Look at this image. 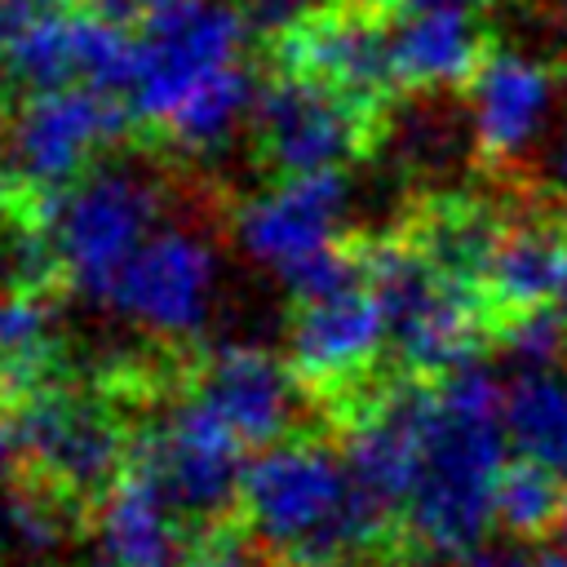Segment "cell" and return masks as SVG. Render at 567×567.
I'll use <instances>...</instances> for the list:
<instances>
[{"label":"cell","instance_id":"1","mask_svg":"<svg viewBox=\"0 0 567 567\" xmlns=\"http://www.w3.org/2000/svg\"><path fill=\"white\" fill-rule=\"evenodd\" d=\"M248 22L239 0H146L133 22V120L186 155L221 151L252 124L257 75L244 62Z\"/></svg>","mask_w":567,"mask_h":567},{"label":"cell","instance_id":"2","mask_svg":"<svg viewBox=\"0 0 567 567\" xmlns=\"http://www.w3.org/2000/svg\"><path fill=\"white\" fill-rule=\"evenodd\" d=\"M505 390L470 359L430 381L421 465L403 509V549L425 558H470L492 518L505 470Z\"/></svg>","mask_w":567,"mask_h":567},{"label":"cell","instance_id":"3","mask_svg":"<svg viewBox=\"0 0 567 567\" xmlns=\"http://www.w3.org/2000/svg\"><path fill=\"white\" fill-rule=\"evenodd\" d=\"M239 514L275 567H363L390 545L403 549V527L359 492L341 447L319 439L288 434L257 447Z\"/></svg>","mask_w":567,"mask_h":567},{"label":"cell","instance_id":"4","mask_svg":"<svg viewBox=\"0 0 567 567\" xmlns=\"http://www.w3.org/2000/svg\"><path fill=\"white\" fill-rule=\"evenodd\" d=\"M359 248L368 284L385 310L394 372L434 381L478 359L483 341H492V315L483 292L439 270L399 226L363 239Z\"/></svg>","mask_w":567,"mask_h":567},{"label":"cell","instance_id":"5","mask_svg":"<svg viewBox=\"0 0 567 567\" xmlns=\"http://www.w3.org/2000/svg\"><path fill=\"white\" fill-rule=\"evenodd\" d=\"M159 221H168V186L151 164L137 159H102L40 204V226L49 235L58 275L93 306L106 301L115 275Z\"/></svg>","mask_w":567,"mask_h":567},{"label":"cell","instance_id":"6","mask_svg":"<svg viewBox=\"0 0 567 567\" xmlns=\"http://www.w3.org/2000/svg\"><path fill=\"white\" fill-rule=\"evenodd\" d=\"M341 217H346L341 168L279 177L275 186L239 204L235 244L252 266L275 275L292 301H310L363 275V248L341 239Z\"/></svg>","mask_w":567,"mask_h":567},{"label":"cell","instance_id":"7","mask_svg":"<svg viewBox=\"0 0 567 567\" xmlns=\"http://www.w3.org/2000/svg\"><path fill=\"white\" fill-rule=\"evenodd\" d=\"M9 408L18 465L66 505H97L133 465L128 430L97 394L44 381L9 399Z\"/></svg>","mask_w":567,"mask_h":567},{"label":"cell","instance_id":"8","mask_svg":"<svg viewBox=\"0 0 567 567\" xmlns=\"http://www.w3.org/2000/svg\"><path fill=\"white\" fill-rule=\"evenodd\" d=\"M128 120V102L93 84H66L22 97V106L9 111L4 190L31 204H49L58 190L106 159Z\"/></svg>","mask_w":567,"mask_h":567},{"label":"cell","instance_id":"9","mask_svg":"<svg viewBox=\"0 0 567 567\" xmlns=\"http://www.w3.org/2000/svg\"><path fill=\"white\" fill-rule=\"evenodd\" d=\"M248 456L252 447L195 385L173 394L133 447V465H142L164 487L173 509L199 532L239 509Z\"/></svg>","mask_w":567,"mask_h":567},{"label":"cell","instance_id":"10","mask_svg":"<svg viewBox=\"0 0 567 567\" xmlns=\"http://www.w3.org/2000/svg\"><path fill=\"white\" fill-rule=\"evenodd\" d=\"M217 284H221L217 244L199 226L168 217L128 257V266L115 275L97 310H106L111 319H120L124 328L151 341L186 346L208 328L217 306Z\"/></svg>","mask_w":567,"mask_h":567},{"label":"cell","instance_id":"11","mask_svg":"<svg viewBox=\"0 0 567 567\" xmlns=\"http://www.w3.org/2000/svg\"><path fill=\"white\" fill-rule=\"evenodd\" d=\"M385 124L390 120L363 111L341 89L284 66L270 80H261L248 128L261 164L275 177H306L337 173L341 164L359 159Z\"/></svg>","mask_w":567,"mask_h":567},{"label":"cell","instance_id":"12","mask_svg":"<svg viewBox=\"0 0 567 567\" xmlns=\"http://www.w3.org/2000/svg\"><path fill=\"white\" fill-rule=\"evenodd\" d=\"M505 190V226L483 270L492 337L501 323L567 301V199L536 177H496Z\"/></svg>","mask_w":567,"mask_h":567},{"label":"cell","instance_id":"13","mask_svg":"<svg viewBox=\"0 0 567 567\" xmlns=\"http://www.w3.org/2000/svg\"><path fill=\"white\" fill-rule=\"evenodd\" d=\"M390 354L385 310L368 284V266L354 284L297 301L288 328V363L306 381V390H328L341 408L354 403L363 381Z\"/></svg>","mask_w":567,"mask_h":567},{"label":"cell","instance_id":"14","mask_svg":"<svg viewBox=\"0 0 567 567\" xmlns=\"http://www.w3.org/2000/svg\"><path fill=\"white\" fill-rule=\"evenodd\" d=\"M394 9H377L363 0H341L319 13L306 31L275 44L288 71H306L332 89H341L363 111L390 120V97L399 93L394 75Z\"/></svg>","mask_w":567,"mask_h":567},{"label":"cell","instance_id":"15","mask_svg":"<svg viewBox=\"0 0 567 567\" xmlns=\"http://www.w3.org/2000/svg\"><path fill=\"white\" fill-rule=\"evenodd\" d=\"M563 84V62L501 49L492 44L474 80L465 84L470 124H474V155L478 168L492 177H509L518 155L536 142L554 93Z\"/></svg>","mask_w":567,"mask_h":567},{"label":"cell","instance_id":"16","mask_svg":"<svg viewBox=\"0 0 567 567\" xmlns=\"http://www.w3.org/2000/svg\"><path fill=\"white\" fill-rule=\"evenodd\" d=\"M190 385L230 421V430L252 452L288 439L306 408V381L297 377V368L261 346L213 350Z\"/></svg>","mask_w":567,"mask_h":567},{"label":"cell","instance_id":"17","mask_svg":"<svg viewBox=\"0 0 567 567\" xmlns=\"http://www.w3.org/2000/svg\"><path fill=\"white\" fill-rule=\"evenodd\" d=\"M89 540L97 567H177L186 554V518L142 465H128L93 505Z\"/></svg>","mask_w":567,"mask_h":567},{"label":"cell","instance_id":"18","mask_svg":"<svg viewBox=\"0 0 567 567\" xmlns=\"http://www.w3.org/2000/svg\"><path fill=\"white\" fill-rule=\"evenodd\" d=\"M492 49L483 13L421 9L394 22V75L399 89H465Z\"/></svg>","mask_w":567,"mask_h":567},{"label":"cell","instance_id":"19","mask_svg":"<svg viewBox=\"0 0 567 567\" xmlns=\"http://www.w3.org/2000/svg\"><path fill=\"white\" fill-rule=\"evenodd\" d=\"M80 40L84 9H71L66 0L40 4L0 49V84L22 97L80 84Z\"/></svg>","mask_w":567,"mask_h":567},{"label":"cell","instance_id":"20","mask_svg":"<svg viewBox=\"0 0 567 567\" xmlns=\"http://www.w3.org/2000/svg\"><path fill=\"white\" fill-rule=\"evenodd\" d=\"M62 354V310L44 284L0 288V385L9 399L53 381Z\"/></svg>","mask_w":567,"mask_h":567},{"label":"cell","instance_id":"21","mask_svg":"<svg viewBox=\"0 0 567 567\" xmlns=\"http://www.w3.org/2000/svg\"><path fill=\"white\" fill-rule=\"evenodd\" d=\"M509 443L567 478V372H523L505 390Z\"/></svg>","mask_w":567,"mask_h":567},{"label":"cell","instance_id":"22","mask_svg":"<svg viewBox=\"0 0 567 567\" xmlns=\"http://www.w3.org/2000/svg\"><path fill=\"white\" fill-rule=\"evenodd\" d=\"M563 509H567V478L558 470H549L536 456L505 461L501 483H496V523L514 540L523 545L554 540Z\"/></svg>","mask_w":567,"mask_h":567},{"label":"cell","instance_id":"23","mask_svg":"<svg viewBox=\"0 0 567 567\" xmlns=\"http://www.w3.org/2000/svg\"><path fill=\"white\" fill-rule=\"evenodd\" d=\"M492 341L523 372H567V301L501 323Z\"/></svg>","mask_w":567,"mask_h":567},{"label":"cell","instance_id":"24","mask_svg":"<svg viewBox=\"0 0 567 567\" xmlns=\"http://www.w3.org/2000/svg\"><path fill=\"white\" fill-rule=\"evenodd\" d=\"M332 4H341V0H239L248 31L261 35V40H270V44L292 40L297 31H306Z\"/></svg>","mask_w":567,"mask_h":567},{"label":"cell","instance_id":"25","mask_svg":"<svg viewBox=\"0 0 567 567\" xmlns=\"http://www.w3.org/2000/svg\"><path fill=\"white\" fill-rule=\"evenodd\" d=\"M270 558H266V549L252 540V536H239V532H230V527H204L190 545H186V554H182V563L177 567H266Z\"/></svg>","mask_w":567,"mask_h":567},{"label":"cell","instance_id":"26","mask_svg":"<svg viewBox=\"0 0 567 567\" xmlns=\"http://www.w3.org/2000/svg\"><path fill=\"white\" fill-rule=\"evenodd\" d=\"M461 567H567V554L563 549H545V554H532V549H474L470 558H461Z\"/></svg>","mask_w":567,"mask_h":567},{"label":"cell","instance_id":"27","mask_svg":"<svg viewBox=\"0 0 567 567\" xmlns=\"http://www.w3.org/2000/svg\"><path fill=\"white\" fill-rule=\"evenodd\" d=\"M421 9H456V13H492L496 0H399V13H421Z\"/></svg>","mask_w":567,"mask_h":567},{"label":"cell","instance_id":"28","mask_svg":"<svg viewBox=\"0 0 567 567\" xmlns=\"http://www.w3.org/2000/svg\"><path fill=\"white\" fill-rule=\"evenodd\" d=\"M18 465V452H13V408H9V394L0 385V474Z\"/></svg>","mask_w":567,"mask_h":567},{"label":"cell","instance_id":"29","mask_svg":"<svg viewBox=\"0 0 567 567\" xmlns=\"http://www.w3.org/2000/svg\"><path fill=\"white\" fill-rule=\"evenodd\" d=\"M4 137H9V115L0 106V190H4Z\"/></svg>","mask_w":567,"mask_h":567},{"label":"cell","instance_id":"30","mask_svg":"<svg viewBox=\"0 0 567 567\" xmlns=\"http://www.w3.org/2000/svg\"><path fill=\"white\" fill-rule=\"evenodd\" d=\"M558 182H563V199H567V142H563V151H558Z\"/></svg>","mask_w":567,"mask_h":567},{"label":"cell","instance_id":"31","mask_svg":"<svg viewBox=\"0 0 567 567\" xmlns=\"http://www.w3.org/2000/svg\"><path fill=\"white\" fill-rule=\"evenodd\" d=\"M554 549L567 554V509H563V523H558V532H554Z\"/></svg>","mask_w":567,"mask_h":567},{"label":"cell","instance_id":"32","mask_svg":"<svg viewBox=\"0 0 567 567\" xmlns=\"http://www.w3.org/2000/svg\"><path fill=\"white\" fill-rule=\"evenodd\" d=\"M363 4H377V9H394L399 13V0H363Z\"/></svg>","mask_w":567,"mask_h":567}]
</instances>
